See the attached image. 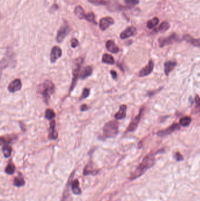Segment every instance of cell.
Segmentation results:
<instances>
[{
  "label": "cell",
  "mask_w": 200,
  "mask_h": 201,
  "mask_svg": "<svg viewBox=\"0 0 200 201\" xmlns=\"http://www.w3.org/2000/svg\"><path fill=\"white\" fill-rule=\"evenodd\" d=\"M155 156L153 153L147 155L141 162L136 168L135 170L132 173L130 179L133 180L141 176L146 171L152 167L155 163Z\"/></svg>",
  "instance_id": "6da1fadb"
},
{
  "label": "cell",
  "mask_w": 200,
  "mask_h": 201,
  "mask_svg": "<svg viewBox=\"0 0 200 201\" xmlns=\"http://www.w3.org/2000/svg\"><path fill=\"white\" fill-rule=\"evenodd\" d=\"M55 85L54 83L49 81L46 80L39 86L38 92L42 95L43 102L48 104L50 97L55 92Z\"/></svg>",
  "instance_id": "7a4b0ae2"
},
{
  "label": "cell",
  "mask_w": 200,
  "mask_h": 201,
  "mask_svg": "<svg viewBox=\"0 0 200 201\" xmlns=\"http://www.w3.org/2000/svg\"><path fill=\"white\" fill-rule=\"evenodd\" d=\"M104 136L106 138H112L116 136L119 133V123L112 120L107 122L103 129Z\"/></svg>",
  "instance_id": "3957f363"
},
{
  "label": "cell",
  "mask_w": 200,
  "mask_h": 201,
  "mask_svg": "<svg viewBox=\"0 0 200 201\" xmlns=\"http://www.w3.org/2000/svg\"><path fill=\"white\" fill-rule=\"evenodd\" d=\"M83 59L82 58H79L77 60H76L74 65H73V68L72 70V83L69 89V92H71L73 89L75 88L79 76V72L80 70V68L82 67V65L83 64Z\"/></svg>",
  "instance_id": "277c9868"
},
{
  "label": "cell",
  "mask_w": 200,
  "mask_h": 201,
  "mask_svg": "<svg viewBox=\"0 0 200 201\" xmlns=\"http://www.w3.org/2000/svg\"><path fill=\"white\" fill-rule=\"evenodd\" d=\"M144 108H141L139 113L132 119V121H131V122L130 123V124L129 125V126L127 128L128 132H133L136 130V128H137L138 125V124H139V122L141 120V117H142L143 112H144Z\"/></svg>",
  "instance_id": "5b68a950"
},
{
  "label": "cell",
  "mask_w": 200,
  "mask_h": 201,
  "mask_svg": "<svg viewBox=\"0 0 200 201\" xmlns=\"http://www.w3.org/2000/svg\"><path fill=\"white\" fill-rule=\"evenodd\" d=\"M179 41L178 36L175 34H172L166 38H160L159 39V46L160 47H163L170 44H172L175 42Z\"/></svg>",
  "instance_id": "8992f818"
},
{
  "label": "cell",
  "mask_w": 200,
  "mask_h": 201,
  "mask_svg": "<svg viewBox=\"0 0 200 201\" xmlns=\"http://www.w3.org/2000/svg\"><path fill=\"white\" fill-rule=\"evenodd\" d=\"M180 125L177 123H174L172 125H171L169 127L166 128L165 130H160V131H158L157 134V135H159V136H161V137L166 136H167L170 134H172V133H174L175 131L180 130Z\"/></svg>",
  "instance_id": "52a82bcc"
},
{
  "label": "cell",
  "mask_w": 200,
  "mask_h": 201,
  "mask_svg": "<svg viewBox=\"0 0 200 201\" xmlns=\"http://www.w3.org/2000/svg\"><path fill=\"white\" fill-rule=\"evenodd\" d=\"M154 67V63L153 60H150L147 65L143 67L139 72L138 75L140 77H144L150 74L153 71Z\"/></svg>",
  "instance_id": "ba28073f"
},
{
  "label": "cell",
  "mask_w": 200,
  "mask_h": 201,
  "mask_svg": "<svg viewBox=\"0 0 200 201\" xmlns=\"http://www.w3.org/2000/svg\"><path fill=\"white\" fill-rule=\"evenodd\" d=\"M62 56V50L58 47L55 46L52 48L50 54V60L52 63H55Z\"/></svg>",
  "instance_id": "9c48e42d"
},
{
  "label": "cell",
  "mask_w": 200,
  "mask_h": 201,
  "mask_svg": "<svg viewBox=\"0 0 200 201\" xmlns=\"http://www.w3.org/2000/svg\"><path fill=\"white\" fill-rule=\"evenodd\" d=\"M69 32V28L67 26V24L62 25L60 29L59 30L57 36V40L58 42H61L64 41L65 38L67 36V35Z\"/></svg>",
  "instance_id": "30bf717a"
},
{
  "label": "cell",
  "mask_w": 200,
  "mask_h": 201,
  "mask_svg": "<svg viewBox=\"0 0 200 201\" xmlns=\"http://www.w3.org/2000/svg\"><path fill=\"white\" fill-rule=\"evenodd\" d=\"M113 24L114 20L112 17H104L100 20L99 22V27L101 30L104 31Z\"/></svg>",
  "instance_id": "8fae6325"
},
{
  "label": "cell",
  "mask_w": 200,
  "mask_h": 201,
  "mask_svg": "<svg viewBox=\"0 0 200 201\" xmlns=\"http://www.w3.org/2000/svg\"><path fill=\"white\" fill-rule=\"evenodd\" d=\"M22 87V83L20 79H15L11 82L8 87V90L10 92H15L20 91Z\"/></svg>",
  "instance_id": "7c38bea8"
},
{
  "label": "cell",
  "mask_w": 200,
  "mask_h": 201,
  "mask_svg": "<svg viewBox=\"0 0 200 201\" xmlns=\"http://www.w3.org/2000/svg\"><path fill=\"white\" fill-rule=\"evenodd\" d=\"M137 32L136 28L134 27H129L120 34V38L125 39L134 35Z\"/></svg>",
  "instance_id": "4fadbf2b"
},
{
  "label": "cell",
  "mask_w": 200,
  "mask_h": 201,
  "mask_svg": "<svg viewBox=\"0 0 200 201\" xmlns=\"http://www.w3.org/2000/svg\"><path fill=\"white\" fill-rule=\"evenodd\" d=\"M106 48L107 50L112 53L117 54L119 52V48L115 42L112 40H108L106 43Z\"/></svg>",
  "instance_id": "5bb4252c"
},
{
  "label": "cell",
  "mask_w": 200,
  "mask_h": 201,
  "mask_svg": "<svg viewBox=\"0 0 200 201\" xmlns=\"http://www.w3.org/2000/svg\"><path fill=\"white\" fill-rule=\"evenodd\" d=\"M127 106L126 105H122L120 106L119 110L116 112L114 116V118L117 120H120L124 119L126 116Z\"/></svg>",
  "instance_id": "9a60e30c"
},
{
  "label": "cell",
  "mask_w": 200,
  "mask_h": 201,
  "mask_svg": "<svg viewBox=\"0 0 200 201\" xmlns=\"http://www.w3.org/2000/svg\"><path fill=\"white\" fill-rule=\"evenodd\" d=\"M55 126L56 122L54 120H52L50 122V128H49V134L48 135L49 139L54 140L57 139L58 135L57 131L55 130Z\"/></svg>",
  "instance_id": "2e32d148"
},
{
  "label": "cell",
  "mask_w": 200,
  "mask_h": 201,
  "mask_svg": "<svg viewBox=\"0 0 200 201\" xmlns=\"http://www.w3.org/2000/svg\"><path fill=\"white\" fill-rule=\"evenodd\" d=\"M184 39L191 45L200 48V38H194L190 35H186L183 37Z\"/></svg>",
  "instance_id": "e0dca14e"
},
{
  "label": "cell",
  "mask_w": 200,
  "mask_h": 201,
  "mask_svg": "<svg viewBox=\"0 0 200 201\" xmlns=\"http://www.w3.org/2000/svg\"><path fill=\"white\" fill-rule=\"evenodd\" d=\"M177 66V62L174 61H168L164 64V72L165 74L168 76L170 73Z\"/></svg>",
  "instance_id": "ac0fdd59"
},
{
  "label": "cell",
  "mask_w": 200,
  "mask_h": 201,
  "mask_svg": "<svg viewBox=\"0 0 200 201\" xmlns=\"http://www.w3.org/2000/svg\"><path fill=\"white\" fill-rule=\"evenodd\" d=\"M75 14L79 19H85L86 14L84 11L83 8L80 6H76L75 8Z\"/></svg>",
  "instance_id": "d6986e66"
},
{
  "label": "cell",
  "mask_w": 200,
  "mask_h": 201,
  "mask_svg": "<svg viewBox=\"0 0 200 201\" xmlns=\"http://www.w3.org/2000/svg\"><path fill=\"white\" fill-rule=\"evenodd\" d=\"M93 69L91 66H87L84 68L83 71L80 75V78L81 79H85L87 78L88 76H91L92 74Z\"/></svg>",
  "instance_id": "ffe728a7"
},
{
  "label": "cell",
  "mask_w": 200,
  "mask_h": 201,
  "mask_svg": "<svg viewBox=\"0 0 200 201\" xmlns=\"http://www.w3.org/2000/svg\"><path fill=\"white\" fill-rule=\"evenodd\" d=\"M102 62L104 64L113 65L114 64V59L112 55L105 54L102 57Z\"/></svg>",
  "instance_id": "44dd1931"
},
{
  "label": "cell",
  "mask_w": 200,
  "mask_h": 201,
  "mask_svg": "<svg viewBox=\"0 0 200 201\" xmlns=\"http://www.w3.org/2000/svg\"><path fill=\"white\" fill-rule=\"evenodd\" d=\"M72 191L75 195H79L81 193V190L79 188V183L78 180H75L72 185Z\"/></svg>",
  "instance_id": "7402d4cb"
},
{
  "label": "cell",
  "mask_w": 200,
  "mask_h": 201,
  "mask_svg": "<svg viewBox=\"0 0 200 201\" xmlns=\"http://www.w3.org/2000/svg\"><path fill=\"white\" fill-rule=\"evenodd\" d=\"M2 153L4 154V156L5 158H8L11 156V152H12V148L8 144H5L3 146V147L2 148Z\"/></svg>",
  "instance_id": "603a6c76"
},
{
  "label": "cell",
  "mask_w": 200,
  "mask_h": 201,
  "mask_svg": "<svg viewBox=\"0 0 200 201\" xmlns=\"http://www.w3.org/2000/svg\"><path fill=\"white\" fill-rule=\"evenodd\" d=\"M191 122V118L188 116H186L181 118L180 120V124L183 127H187Z\"/></svg>",
  "instance_id": "cb8c5ba5"
},
{
  "label": "cell",
  "mask_w": 200,
  "mask_h": 201,
  "mask_svg": "<svg viewBox=\"0 0 200 201\" xmlns=\"http://www.w3.org/2000/svg\"><path fill=\"white\" fill-rule=\"evenodd\" d=\"M159 23V19L157 17H154L152 20L149 21L147 23V27L149 29H152L154 28Z\"/></svg>",
  "instance_id": "d4e9b609"
},
{
  "label": "cell",
  "mask_w": 200,
  "mask_h": 201,
  "mask_svg": "<svg viewBox=\"0 0 200 201\" xmlns=\"http://www.w3.org/2000/svg\"><path fill=\"white\" fill-rule=\"evenodd\" d=\"M195 106L193 110V113L197 114L200 113V97L196 95L195 97Z\"/></svg>",
  "instance_id": "484cf974"
},
{
  "label": "cell",
  "mask_w": 200,
  "mask_h": 201,
  "mask_svg": "<svg viewBox=\"0 0 200 201\" xmlns=\"http://www.w3.org/2000/svg\"><path fill=\"white\" fill-rule=\"evenodd\" d=\"M15 138L14 135H5L2 136L1 138V141L2 143L4 144H8L11 143Z\"/></svg>",
  "instance_id": "4316f807"
},
{
  "label": "cell",
  "mask_w": 200,
  "mask_h": 201,
  "mask_svg": "<svg viewBox=\"0 0 200 201\" xmlns=\"http://www.w3.org/2000/svg\"><path fill=\"white\" fill-rule=\"evenodd\" d=\"M125 6L128 9H130L139 3L138 0H123Z\"/></svg>",
  "instance_id": "83f0119b"
},
{
  "label": "cell",
  "mask_w": 200,
  "mask_h": 201,
  "mask_svg": "<svg viewBox=\"0 0 200 201\" xmlns=\"http://www.w3.org/2000/svg\"><path fill=\"white\" fill-rule=\"evenodd\" d=\"M25 184L24 179L20 176L16 177L14 180V185L17 187L22 186Z\"/></svg>",
  "instance_id": "f1b7e54d"
},
{
  "label": "cell",
  "mask_w": 200,
  "mask_h": 201,
  "mask_svg": "<svg viewBox=\"0 0 200 201\" xmlns=\"http://www.w3.org/2000/svg\"><path fill=\"white\" fill-rule=\"evenodd\" d=\"M45 117L46 119L51 120L52 119L54 118L55 117V112L51 109H47L45 111Z\"/></svg>",
  "instance_id": "f546056e"
},
{
  "label": "cell",
  "mask_w": 200,
  "mask_h": 201,
  "mask_svg": "<svg viewBox=\"0 0 200 201\" xmlns=\"http://www.w3.org/2000/svg\"><path fill=\"white\" fill-rule=\"evenodd\" d=\"M170 28V24L167 22H163L160 25L158 29H157V31H160V32H164L168 30Z\"/></svg>",
  "instance_id": "4dcf8cb0"
},
{
  "label": "cell",
  "mask_w": 200,
  "mask_h": 201,
  "mask_svg": "<svg viewBox=\"0 0 200 201\" xmlns=\"http://www.w3.org/2000/svg\"><path fill=\"white\" fill-rule=\"evenodd\" d=\"M15 166L12 163H10L9 164L7 167L5 168V172L8 174V175H12L14 173V171H15Z\"/></svg>",
  "instance_id": "1f68e13d"
},
{
  "label": "cell",
  "mask_w": 200,
  "mask_h": 201,
  "mask_svg": "<svg viewBox=\"0 0 200 201\" xmlns=\"http://www.w3.org/2000/svg\"><path fill=\"white\" fill-rule=\"evenodd\" d=\"M85 20H87L89 22H92V23H96L95 21V15L93 12H90L88 14H86Z\"/></svg>",
  "instance_id": "d6a6232c"
},
{
  "label": "cell",
  "mask_w": 200,
  "mask_h": 201,
  "mask_svg": "<svg viewBox=\"0 0 200 201\" xmlns=\"http://www.w3.org/2000/svg\"><path fill=\"white\" fill-rule=\"evenodd\" d=\"M89 2L95 5H106L108 1L106 0H88Z\"/></svg>",
  "instance_id": "836d02e7"
},
{
  "label": "cell",
  "mask_w": 200,
  "mask_h": 201,
  "mask_svg": "<svg viewBox=\"0 0 200 201\" xmlns=\"http://www.w3.org/2000/svg\"><path fill=\"white\" fill-rule=\"evenodd\" d=\"M89 94H90V90L88 88H84L83 90V92H82V95H81L80 100H83V99L86 98L89 95Z\"/></svg>",
  "instance_id": "e575fe53"
},
{
  "label": "cell",
  "mask_w": 200,
  "mask_h": 201,
  "mask_svg": "<svg viewBox=\"0 0 200 201\" xmlns=\"http://www.w3.org/2000/svg\"><path fill=\"white\" fill-rule=\"evenodd\" d=\"M174 158L177 161H183L184 159L183 156L178 152H176L174 154Z\"/></svg>",
  "instance_id": "d590c367"
},
{
  "label": "cell",
  "mask_w": 200,
  "mask_h": 201,
  "mask_svg": "<svg viewBox=\"0 0 200 201\" xmlns=\"http://www.w3.org/2000/svg\"><path fill=\"white\" fill-rule=\"evenodd\" d=\"M71 47L72 48H76L79 45V42L77 39L76 38H72L71 39Z\"/></svg>",
  "instance_id": "8d00e7d4"
},
{
  "label": "cell",
  "mask_w": 200,
  "mask_h": 201,
  "mask_svg": "<svg viewBox=\"0 0 200 201\" xmlns=\"http://www.w3.org/2000/svg\"><path fill=\"white\" fill-rule=\"evenodd\" d=\"M110 74H111V75H112L113 79H116V78H117V72H116L115 71H114V70H111V71H110Z\"/></svg>",
  "instance_id": "74e56055"
},
{
  "label": "cell",
  "mask_w": 200,
  "mask_h": 201,
  "mask_svg": "<svg viewBox=\"0 0 200 201\" xmlns=\"http://www.w3.org/2000/svg\"><path fill=\"white\" fill-rule=\"evenodd\" d=\"M89 109V107L88 106V105L86 104H83L82 105H81L80 106V111H87Z\"/></svg>",
  "instance_id": "f35d334b"
}]
</instances>
